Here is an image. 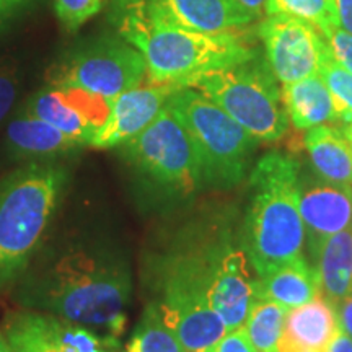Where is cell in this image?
<instances>
[{
  "label": "cell",
  "mask_w": 352,
  "mask_h": 352,
  "mask_svg": "<svg viewBox=\"0 0 352 352\" xmlns=\"http://www.w3.org/2000/svg\"><path fill=\"white\" fill-rule=\"evenodd\" d=\"M131 294L129 264L98 240L43 252L16 285L23 308L56 315L114 341L124 331Z\"/></svg>",
  "instance_id": "1"
},
{
  "label": "cell",
  "mask_w": 352,
  "mask_h": 352,
  "mask_svg": "<svg viewBox=\"0 0 352 352\" xmlns=\"http://www.w3.org/2000/svg\"><path fill=\"white\" fill-rule=\"evenodd\" d=\"M109 20L122 39L142 54L151 85L183 88L202 74L258 56L248 32L206 34L157 16L147 0H111Z\"/></svg>",
  "instance_id": "2"
},
{
  "label": "cell",
  "mask_w": 352,
  "mask_h": 352,
  "mask_svg": "<svg viewBox=\"0 0 352 352\" xmlns=\"http://www.w3.org/2000/svg\"><path fill=\"white\" fill-rule=\"evenodd\" d=\"M252 204L243 250L258 279L303 259L305 226L300 214V165L294 157L270 152L252 175Z\"/></svg>",
  "instance_id": "3"
},
{
  "label": "cell",
  "mask_w": 352,
  "mask_h": 352,
  "mask_svg": "<svg viewBox=\"0 0 352 352\" xmlns=\"http://www.w3.org/2000/svg\"><path fill=\"white\" fill-rule=\"evenodd\" d=\"M67 182L57 162H30L0 179V290L19 283L43 250Z\"/></svg>",
  "instance_id": "4"
},
{
  "label": "cell",
  "mask_w": 352,
  "mask_h": 352,
  "mask_svg": "<svg viewBox=\"0 0 352 352\" xmlns=\"http://www.w3.org/2000/svg\"><path fill=\"white\" fill-rule=\"evenodd\" d=\"M263 142H276L289 131L276 76L261 56L202 74L189 83Z\"/></svg>",
  "instance_id": "5"
},
{
  "label": "cell",
  "mask_w": 352,
  "mask_h": 352,
  "mask_svg": "<svg viewBox=\"0 0 352 352\" xmlns=\"http://www.w3.org/2000/svg\"><path fill=\"white\" fill-rule=\"evenodd\" d=\"M166 107L186 127L204 164L206 186L230 188L248 171L259 140L199 90L176 88Z\"/></svg>",
  "instance_id": "6"
},
{
  "label": "cell",
  "mask_w": 352,
  "mask_h": 352,
  "mask_svg": "<svg viewBox=\"0 0 352 352\" xmlns=\"http://www.w3.org/2000/svg\"><path fill=\"white\" fill-rule=\"evenodd\" d=\"M120 148L144 182L164 192L188 196L206 186L197 145L166 104L151 124Z\"/></svg>",
  "instance_id": "7"
},
{
  "label": "cell",
  "mask_w": 352,
  "mask_h": 352,
  "mask_svg": "<svg viewBox=\"0 0 352 352\" xmlns=\"http://www.w3.org/2000/svg\"><path fill=\"white\" fill-rule=\"evenodd\" d=\"M158 308L186 352H210L227 333L222 318L210 307L204 279L188 250L166 261Z\"/></svg>",
  "instance_id": "8"
},
{
  "label": "cell",
  "mask_w": 352,
  "mask_h": 352,
  "mask_svg": "<svg viewBox=\"0 0 352 352\" xmlns=\"http://www.w3.org/2000/svg\"><path fill=\"white\" fill-rule=\"evenodd\" d=\"M147 65L140 52L118 36H103L83 44L56 65L51 85L72 87L113 101L142 85Z\"/></svg>",
  "instance_id": "9"
},
{
  "label": "cell",
  "mask_w": 352,
  "mask_h": 352,
  "mask_svg": "<svg viewBox=\"0 0 352 352\" xmlns=\"http://www.w3.org/2000/svg\"><path fill=\"white\" fill-rule=\"evenodd\" d=\"M188 252L199 267L210 307L227 331L243 328L250 311L261 300L245 250L219 240L197 243Z\"/></svg>",
  "instance_id": "10"
},
{
  "label": "cell",
  "mask_w": 352,
  "mask_h": 352,
  "mask_svg": "<svg viewBox=\"0 0 352 352\" xmlns=\"http://www.w3.org/2000/svg\"><path fill=\"white\" fill-rule=\"evenodd\" d=\"M258 34L267 64L283 83L318 76L321 60L329 51L327 38L315 25L283 13L267 15L259 23Z\"/></svg>",
  "instance_id": "11"
},
{
  "label": "cell",
  "mask_w": 352,
  "mask_h": 352,
  "mask_svg": "<svg viewBox=\"0 0 352 352\" xmlns=\"http://www.w3.org/2000/svg\"><path fill=\"white\" fill-rule=\"evenodd\" d=\"M3 334L15 352H114L118 341L44 311H12Z\"/></svg>",
  "instance_id": "12"
},
{
  "label": "cell",
  "mask_w": 352,
  "mask_h": 352,
  "mask_svg": "<svg viewBox=\"0 0 352 352\" xmlns=\"http://www.w3.org/2000/svg\"><path fill=\"white\" fill-rule=\"evenodd\" d=\"M111 101L72 87L47 85L28 100L23 111L46 121L87 145L107 120Z\"/></svg>",
  "instance_id": "13"
},
{
  "label": "cell",
  "mask_w": 352,
  "mask_h": 352,
  "mask_svg": "<svg viewBox=\"0 0 352 352\" xmlns=\"http://www.w3.org/2000/svg\"><path fill=\"white\" fill-rule=\"evenodd\" d=\"M175 88L168 85H139L111 101L109 113L88 147L114 148L134 139L164 109Z\"/></svg>",
  "instance_id": "14"
},
{
  "label": "cell",
  "mask_w": 352,
  "mask_h": 352,
  "mask_svg": "<svg viewBox=\"0 0 352 352\" xmlns=\"http://www.w3.org/2000/svg\"><path fill=\"white\" fill-rule=\"evenodd\" d=\"M147 6L171 25L206 34L245 32L256 20L239 0H147Z\"/></svg>",
  "instance_id": "15"
},
{
  "label": "cell",
  "mask_w": 352,
  "mask_h": 352,
  "mask_svg": "<svg viewBox=\"0 0 352 352\" xmlns=\"http://www.w3.org/2000/svg\"><path fill=\"white\" fill-rule=\"evenodd\" d=\"M300 214L308 250L314 252L328 236L352 227V186L323 179L310 188L300 186Z\"/></svg>",
  "instance_id": "16"
},
{
  "label": "cell",
  "mask_w": 352,
  "mask_h": 352,
  "mask_svg": "<svg viewBox=\"0 0 352 352\" xmlns=\"http://www.w3.org/2000/svg\"><path fill=\"white\" fill-rule=\"evenodd\" d=\"M6 147L8 155L25 164L30 162H56L87 147L76 138L64 134L46 121L21 111L8 122L6 131Z\"/></svg>",
  "instance_id": "17"
},
{
  "label": "cell",
  "mask_w": 352,
  "mask_h": 352,
  "mask_svg": "<svg viewBox=\"0 0 352 352\" xmlns=\"http://www.w3.org/2000/svg\"><path fill=\"white\" fill-rule=\"evenodd\" d=\"M340 329L333 305L320 296L287 310L279 352H327Z\"/></svg>",
  "instance_id": "18"
},
{
  "label": "cell",
  "mask_w": 352,
  "mask_h": 352,
  "mask_svg": "<svg viewBox=\"0 0 352 352\" xmlns=\"http://www.w3.org/2000/svg\"><path fill=\"white\" fill-rule=\"evenodd\" d=\"M310 254L321 294L331 305L352 296V227L328 236Z\"/></svg>",
  "instance_id": "19"
},
{
  "label": "cell",
  "mask_w": 352,
  "mask_h": 352,
  "mask_svg": "<svg viewBox=\"0 0 352 352\" xmlns=\"http://www.w3.org/2000/svg\"><path fill=\"white\" fill-rule=\"evenodd\" d=\"M303 145L320 179L352 186V144L344 129L315 126L307 131Z\"/></svg>",
  "instance_id": "20"
},
{
  "label": "cell",
  "mask_w": 352,
  "mask_h": 352,
  "mask_svg": "<svg viewBox=\"0 0 352 352\" xmlns=\"http://www.w3.org/2000/svg\"><path fill=\"white\" fill-rule=\"evenodd\" d=\"M283 101L297 131H308L324 122H338L331 91L320 76L283 83Z\"/></svg>",
  "instance_id": "21"
},
{
  "label": "cell",
  "mask_w": 352,
  "mask_h": 352,
  "mask_svg": "<svg viewBox=\"0 0 352 352\" xmlns=\"http://www.w3.org/2000/svg\"><path fill=\"white\" fill-rule=\"evenodd\" d=\"M258 290L259 297L285 310H292L321 296L318 276L305 258L258 279Z\"/></svg>",
  "instance_id": "22"
},
{
  "label": "cell",
  "mask_w": 352,
  "mask_h": 352,
  "mask_svg": "<svg viewBox=\"0 0 352 352\" xmlns=\"http://www.w3.org/2000/svg\"><path fill=\"white\" fill-rule=\"evenodd\" d=\"M126 352H186L176 334L165 323L158 303L145 308Z\"/></svg>",
  "instance_id": "23"
},
{
  "label": "cell",
  "mask_w": 352,
  "mask_h": 352,
  "mask_svg": "<svg viewBox=\"0 0 352 352\" xmlns=\"http://www.w3.org/2000/svg\"><path fill=\"white\" fill-rule=\"evenodd\" d=\"M285 314L284 307L264 298L253 307L243 328L258 352H279Z\"/></svg>",
  "instance_id": "24"
},
{
  "label": "cell",
  "mask_w": 352,
  "mask_h": 352,
  "mask_svg": "<svg viewBox=\"0 0 352 352\" xmlns=\"http://www.w3.org/2000/svg\"><path fill=\"white\" fill-rule=\"evenodd\" d=\"M264 12L266 15L283 13L310 21L323 33V36L331 28L340 26V16L334 0H266Z\"/></svg>",
  "instance_id": "25"
},
{
  "label": "cell",
  "mask_w": 352,
  "mask_h": 352,
  "mask_svg": "<svg viewBox=\"0 0 352 352\" xmlns=\"http://www.w3.org/2000/svg\"><path fill=\"white\" fill-rule=\"evenodd\" d=\"M318 76L331 91L338 122L347 126L352 122V72L338 63L331 47L320 64Z\"/></svg>",
  "instance_id": "26"
},
{
  "label": "cell",
  "mask_w": 352,
  "mask_h": 352,
  "mask_svg": "<svg viewBox=\"0 0 352 352\" xmlns=\"http://www.w3.org/2000/svg\"><path fill=\"white\" fill-rule=\"evenodd\" d=\"M107 0H54L57 20L67 32H77L83 23L103 10Z\"/></svg>",
  "instance_id": "27"
},
{
  "label": "cell",
  "mask_w": 352,
  "mask_h": 352,
  "mask_svg": "<svg viewBox=\"0 0 352 352\" xmlns=\"http://www.w3.org/2000/svg\"><path fill=\"white\" fill-rule=\"evenodd\" d=\"M20 90L19 64L10 57H0V122L12 111Z\"/></svg>",
  "instance_id": "28"
},
{
  "label": "cell",
  "mask_w": 352,
  "mask_h": 352,
  "mask_svg": "<svg viewBox=\"0 0 352 352\" xmlns=\"http://www.w3.org/2000/svg\"><path fill=\"white\" fill-rule=\"evenodd\" d=\"M327 41L331 47L333 56L342 67H346L349 72H352V34L342 30L341 26L331 28L324 34Z\"/></svg>",
  "instance_id": "29"
},
{
  "label": "cell",
  "mask_w": 352,
  "mask_h": 352,
  "mask_svg": "<svg viewBox=\"0 0 352 352\" xmlns=\"http://www.w3.org/2000/svg\"><path fill=\"white\" fill-rule=\"evenodd\" d=\"M210 352H258L250 341L245 328L227 331Z\"/></svg>",
  "instance_id": "30"
},
{
  "label": "cell",
  "mask_w": 352,
  "mask_h": 352,
  "mask_svg": "<svg viewBox=\"0 0 352 352\" xmlns=\"http://www.w3.org/2000/svg\"><path fill=\"white\" fill-rule=\"evenodd\" d=\"M34 0H0V32Z\"/></svg>",
  "instance_id": "31"
},
{
  "label": "cell",
  "mask_w": 352,
  "mask_h": 352,
  "mask_svg": "<svg viewBox=\"0 0 352 352\" xmlns=\"http://www.w3.org/2000/svg\"><path fill=\"white\" fill-rule=\"evenodd\" d=\"M334 314H336L340 328L347 336L352 338V296L342 298L341 302L334 303Z\"/></svg>",
  "instance_id": "32"
},
{
  "label": "cell",
  "mask_w": 352,
  "mask_h": 352,
  "mask_svg": "<svg viewBox=\"0 0 352 352\" xmlns=\"http://www.w3.org/2000/svg\"><path fill=\"white\" fill-rule=\"evenodd\" d=\"M340 16V26L352 34V0H334Z\"/></svg>",
  "instance_id": "33"
},
{
  "label": "cell",
  "mask_w": 352,
  "mask_h": 352,
  "mask_svg": "<svg viewBox=\"0 0 352 352\" xmlns=\"http://www.w3.org/2000/svg\"><path fill=\"white\" fill-rule=\"evenodd\" d=\"M327 352H352V338L340 329Z\"/></svg>",
  "instance_id": "34"
},
{
  "label": "cell",
  "mask_w": 352,
  "mask_h": 352,
  "mask_svg": "<svg viewBox=\"0 0 352 352\" xmlns=\"http://www.w3.org/2000/svg\"><path fill=\"white\" fill-rule=\"evenodd\" d=\"M239 3L258 20L264 10V6H266V0H239Z\"/></svg>",
  "instance_id": "35"
},
{
  "label": "cell",
  "mask_w": 352,
  "mask_h": 352,
  "mask_svg": "<svg viewBox=\"0 0 352 352\" xmlns=\"http://www.w3.org/2000/svg\"><path fill=\"white\" fill-rule=\"evenodd\" d=\"M0 352H15L12 349L10 342L6 338V334H3L2 329H0Z\"/></svg>",
  "instance_id": "36"
},
{
  "label": "cell",
  "mask_w": 352,
  "mask_h": 352,
  "mask_svg": "<svg viewBox=\"0 0 352 352\" xmlns=\"http://www.w3.org/2000/svg\"><path fill=\"white\" fill-rule=\"evenodd\" d=\"M342 129H344L346 135H347V139H349V140H351V144H352V122H351V124H347V126L342 127Z\"/></svg>",
  "instance_id": "37"
}]
</instances>
